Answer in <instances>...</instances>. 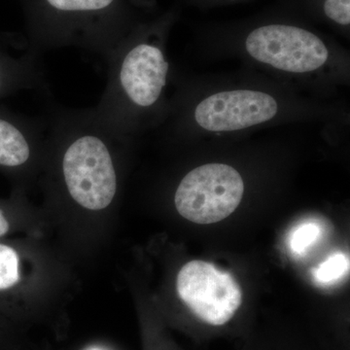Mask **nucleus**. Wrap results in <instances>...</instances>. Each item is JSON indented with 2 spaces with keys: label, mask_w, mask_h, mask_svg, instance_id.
<instances>
[{
  "label": "nucleus",
  "mask_w": 350,
  "mask_h": 350,
  "mask_svg": "<svg viewBox=\"0 0 350 350\" xmlns=\"http://www.w3.org/2000/svg\"><path fill=\"white\" fill-rule=\"evenodd\" d=\"M20 280L19 256L13 248L0 244V290L17 284Z\"/></svg>",
  "instance_id": "nucleus-9"
},
{
  "label": "nucleus",
  "mask_w": 350,
  "mask_h": 350,
  "mask_svg": "<svg viewBox=\"0 0 350 350\" xmlns=\"http://www.w3.org/2000/svg\"><path fill=\"white\" fill-rule=\"evenodd\" d=\"M320 236V228L314 223L300 226L292 234L291 248L294 252L303 253L306 248L315 243Z\"/></svg>",
  "instance_id": "nucleus-12"
},
{
  "label": "nucleus",
  "mask_w": 350,
  "mask_h": 350,
  "mask_svg": "<svg viewBox=\"0 0 350 350\" xmlns=\"http://www.w3.org/2000/svg\"><path fill=\"white\" fill-rule=\"evenodd\" d=\"M9 230V223L6 220L5 216L0 211V237L4 236Z\"/></svg>",
  "instance_id": "nucleus-13"
},
{
  "label": "nucleus",
  "mask_w": 350,
  "mask_h": 350,
  "mask_svg": "<svg viewBox=\"0 0 350 350\" xmlns=\"http://www.w3.org/2000/svg\"><path fill=\"white\" fill-rule=\"evenodd\" d=\"M176 287L181 300L209 325H225L243 303V292L237 280L211 262H187L179 271Z\"/></svg>",
  "instance_id": "nucleus-6"
},
{
  "label": "nucleus",
  "mask_w": 350,
  "mask_h": 350,
  "mask_svg": "<svg viewBox=\"0 0 350 350\" xmlns=\"http://www.w3.org/2000/svg\"><path fill=\"white\" fill-rule=\"evenodd\" d=\"M349 260L345 254H335L326 260L323 264L320 265L315 271V278L317 282L321 283H330L336 282L338 278L349 271Z\"/></svg>",
  "instance_id": "nucleus-10"
},
{
  "label": "nucleus",
  "mask_w": 350,
  "mask_h": 350,
  "mask_svg": "<svg viewBox=\"0 0 350 350\" xmlns=\"http://www.w3.org/2000/svg\"><path fill=\"white\" fill-rule=\"evenodd\" d=\"M52 133L63 147L62 175L71 199L89 211L107 208L118 188L111 151L118 135L100 125L92 110L64 115Z\"/></svg>",
  "instance_id": "nucleus-3"
},
{
  "label": "nucleus",
  "mask_w": 350,
  "mask_h": 350,
  "mask_svg": "<svg viewBox=\"0 0 350 350\" xmlns=\"http://www.w3.org/2000/svg\"><path fill=\"white\" fill-rule=\"evenodd\" d=\"M244 194L241 174L226 163H206L184 176L174 196L179 214L197 224L220 222L239 206Z\"/></svg>",
  "instance_id": "nucleus-5"
},
{
  "label": "nucleus",
  "mask_w": 350,
  "mask_h": 350,
  "mask_svg": "<svg viewBox=\"0 0 350 350\" xmlns=\"http://www.w3.org/2000/svg\"><path fill=\"white\" fill-rule=\"evenodd\" d=\"M4 85V77H3V71H2L1 66H0V92L3 89Z\"/></svg>",
  "instance_id": "nucleus-14"
},
{
  "label": "nucleus",
  "mask_w": 350,
  "mask_h": 350,
  "mask_svg": "<svg viewBox=\"0 0 350 350\" xmlns=\"http://www.w3.org/2000/svg\"><path fill=\"white\" fill-rule=\"evenodd\" d=\"M280 112L275 96L256 90H230L204 98L194 110L196 124L211 133L247 130L271 121Z\"/></svg>",
  "instance_id": "nucleus-7"
},
{
  "label": "nucleus",
  "mask_w": 350,
  "mask_h": 350,
  "mask_svg": "<svg viewBox=\"0 0 350 350\" xmlns=\"http://www.w3.org/2000/svg\"><path fill=\"white\" fill-rule=\"evenodd\" d=\"M39 133L27 126L0 117V165L22 167L33 154L34 135Z\"/></svg>",
  "instance_id": "nucleus-8"
},
{
  "label": "nucleus",
  "mask_w": 350,
  "mask_h": 350,
  "mask_svg": "<svg viewBox=\"0 0 350 350\" xmlns=\"http://www.w3.org/2000/svg\"><path fill=\"white\" fill-rule=\"evenodd\" d=\"M244 49L257 63L288 75H312L332 62L323 39L294 25H260L246 36Z\"/></svg>",
  "instance_id": "nucleus-4"
},
{
  "label": "nucleus",
  "mask_w": 350,
  "mask_h": 350,
  "mask_svg": "<svg viewBox=\"0 0 350 350\" xmlns=\"http://www.w3.org/2000/svg\"><path fill=\"white\" fill-rule=\"evenodd\" d=\"M32 49L75 47L105 57L139 24L133 0H25Z\"/></svg>",
  "instance_id": "nucleus-2"
},
{
  "label": "nucleus",
  "mask_w": 350,
  "mask_h": 350,
  "mask_svg": "<svg viewBox=\"0 0 350 350\" xmlns=\"http://www.w3.org/2000/svg\"><path fill=\"white\" fill-rule=\"evenodd\" d=\"M170 21L167 16L139 23L107 57V88L92 112L100 125L118 137L133 133L160 105L170 72L163 47Z\"/></svg>",
  "instance_id": "nucleus-1"
},
{
  "label": "nucleus",
  "mask_w": 350,
  "mask_h": 350,
  "mask_svg": "<svg viewBox=\"0 0 350 350\" xmlns=\"http://www.w3.org/2000/svg\"><path fill=\"white\" fill-rule=\"evenodd\" d=\"M320 2L327 19L340 27H349L350 0H321Z\"/></svg>",
  "instance_id": "nucleus-11"
}]
</instances>
